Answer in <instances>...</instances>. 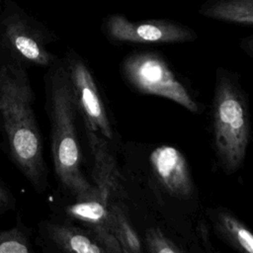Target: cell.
<instances>
[{"label":"cell","instance_id":"cell-4","mask_svg":"<svg viewBox=\"0 0 253 253\" xmlns=\"http://www.w3.org/2000/svg\"><path fill=\"white\" fill-rule=\"evenodd\" d=\"M123 73L128 83L140 93L166 98L192 113L199 110L187 88L156 52L140 51L128 54L123 61Z\"/></svg>","mask_w":253,"mask_h":253},{"label":"cell","instance_id":"cell-10","mask_svg":"<svg viewBox=\"0 0 253 253\" xmlns=\"http://www.w3.org/2000/svg\"><path fill=\"white\" fill-rule=\"evenodd\" d=\"M198 12L206 18L219 22L253 25V0H207Z\"/></svg>","mask_w":253,"mask_h":253},{"label":"cell","instance_id":"cell-12","mask_svg":"<svg viewBox=\"0 0 253 253\" xmlns=\"http://www.w3.org/2000/svg\"><path fill=\"white\" fill-rule=\"evenodd\" d=\"M216 221L219 230L235 248L253 253V233L241 221L227 212H219Z\"/></svg>","mask_w":253,"mask_h":253},{"label":"cell","instance_id":"cell-3","mask_svg":"<svg viewBox=\"0 0 253 253\" xmlns=\"http://www.w3.org/2000/svg\"><path fill=\"white\" fill-rule=\"evenodd\" d=\"M213 99V137L216 154L224 171H236L245 158L250 120L241 91L224 71L216 72Z\"/></svg>","mask_w":253,"mask_h":253},{"label":"cell","instance_id":"cell-1","mask_svg":"<svg viewBox=\"0 0 253 253\" xmlns=\"http://www.w3.org/2000/svg\"><path fill=\"white\" fill-rule=\"evenodd\" d=\"M34 92L22 68L0 67V115L12 158L38 191L45 186V167Z\"/></svg>","mask_w":253,"mask_h":253},{"label":"cell","instance_id":"cell-17","mask_svg":"<svg viewBox=\"0 0 253 253\" xmlns=\"http://www.w3.org/2000/svg\"><path fill=\"white\" fill-rule=\"evenodd\" d=\"M3 209H7V208H6V207H5V206H4V205H2V204H0V212H1V211H2V210H3Z\"/></svg>","mask_w":253,"mask_h":253},{"label":"cell","instance_id":"cell-5","mask_svg":"<svg viewBox=\"0 0 253 253\" xmlns=\"http://www.w3.org/2000/svg\"><path fill=\"white\" fill-rule=\"evenodd\" d=\"M107 36L116 42L161 44L193 42L194 30L167 19L131 21L122 14H113L105 20Z\"/></svg>","mask_w":253,"mask_h":253},{"label":"cell","instance_id":"cell-11","mask_svg":"<svg viewBox=\"0 0 253 253\" xmlns=\"http://www.w3.org/2000/svg\"><path fill=\"white\" fill-rule=\"evenodd\" d=\"M110 223L123 252L137 253L141 251L140 241L122 207L110 204Z\"/></svg>","mask_w":253,"mask_h":253},{"label":"cell","instance_id":"cell-14","mask_svg":"<svg viewBox=\"0 0 253 253\" xmlns=\"http://www.w3.org/2000/svg\"><path fill=\"white\" fill-rule=\"evenodd\" d=\"M148 250L152 253H179L182 250L160 229L150 228L145 235Z\"/></svg>","mask_w":253,"mask_h":253},{"label":"cell","instance_id":"cell-13","mask_svg":"<svg viewBox=\"0 0 253 253\" xmlns=\"http://www.w3.org/2000/svg\"><path fill=\"white\" fill-rule=\"evenodd\" d=\"M33 251L27 231L17 225L0 230V253H29Z\"/></svg>","mask_w":253,"mask_h":253},{"label":"cell","instance_id":"cell-16","mask_svg":"<svg viewBox=\"0 0 253 253\" xmlns=\"http://www.w3.org/2000/svg\"><path fill=\"white\" fill-rule=\"evenodd\" d=\"M11 202H12V197L10 193L6 189H4L2 186H0V204L8 208L11 205Z\"/></svg>","mask_w":253,"mask_h":253},{"label":"cell","instance_id":"cell-9","mask_svg":"<svg viewBox=\"0 0 253 253\" xmlns=\"http://www.w3.org/2000/svg\"><path fill=\"white\" fill-rule=\"evenodd\" d=\"M45 230L51 242L63 252L102 253L105 249L93 235L71 224L46 223Z\"/></svg>","mask_w":253,"mask_h":253},{"label":"cell","instance_id":"cell-8","mask_svg":"<svg viewBox=\"0 0 253 253\" xmlns=\"http://www.w3.org/2000/svg\"><path fill=\"white\" fill-rule=\"evenodd\" d=\"M5 35L13 50L24 61L39 66H47L51 63L52 55L29 27L19 19H7Z\"/></svg>","mask_w":253,"mask_h":253},{"label":"cell","instance_id":"cell-7","mask_svg":"<svg viewBox=\"0 0 253 253\" xmlns=\"http://www.w3.org/2000/svg\"><path fill=\"white\" fill-rule=\"evenodd\" d=\"M149 161L155 176L171 195L182 198L191 195L193 183L187 160L180 150L159 146L152 150Z\"/></svg>","mask_w":253,"mask_h":253},{"label":"cell","instance_id":"cell-15","mask_svg":"<svg viewBox=\"0 0 253 253\" xmlns=\"http://www.w3.org/2000/svg\"><path fill=\"white\" fill-rule=\"evenodd\" d=\"M240 47L250 56L253 57V35L247 36L240 41Z\"/></svg>","mask_w":253,"mask_h":253},{"label":"cell","instance_id":"cell-2","mask_svg":"<svg viewBox=\"0 0 253 253\" xmlns=\"http://www.w3.org/2000/svg\"><path fill=\"white\" fill-rule=\"evenodd\" d=\"M46 82L51 154L56 177L75 200L90 198L96 194V188L81 170V152L75 129L77 107L67 67L51 70Z\"/></svg>","mask_w":253,"mask_h":253},{"label":"cell","instance_id":"cell-6","mask_svg":"<svg viewBox=\"0 0 253 253\" xmlns=\"http://www.w3.org/2000/svg\"><path fill=\"white\" fill-rule=\"evenodd\" d=\"M66 67L76 107L83 116L87 130L111 139L113 137L111 124L90 69L77 56H70Z\"/></svg>","mask_w":253,"mask_h":253}]
</instances>
